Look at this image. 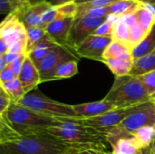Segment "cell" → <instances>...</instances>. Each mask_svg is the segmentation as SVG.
<instances>
[{
    "instance_id": "1",
    "label": "cell",
    "mask_w": 155,
    "mask_h": 154,
    "mask_svg": "<svg viewBox=\"0 0 155 154\" xmlns=\"http://www.w3.org/2000/svg\"><path fill=\"white\" fill-rule=\"evenodd\" d=\"M85 148L64 143L48 133L1 142L0 154H77Z\"/></svg>"
},
{
    "instance_id": "2",
    "label": "cell",
    "mask_w": 155,
    "mask_h": 154,
    "mask_svg": "<svg viewBox=\"0 0 155 154\" xmlns=\"http://www.w3.org/2000/svg\"><path fill=\"white\" fill-rule=\"evenodd\" d=\"M47 133L64 143L85 149L109 151L107 143L108 131L99 130L79 123L76 120H63L47 128Z\"/></svg>"
},
{
    "instance_id": "3",
    "label": "cell",
    "mask_w": 155,
    "mask_h": 154,
    "mask_svg": "<svg viewBox=\"0 0 155 154\" xmlns=\"http://www.w3.org/2000/svg\"><path fill=\"white\" fill-rule=\"evenodd\" d=\"M2 114L6 118L18 137L45 133L47 128L61 122L40 114L18 103H12L7 111Z\"/></svg>"
},
{
    "instance_id": "4",
    "label": "cell",
    "mask_w": 155,
    "mask_h": 154,
    "mask_svg": "<svg viewBox=\"0 0 155 154\" xmlns=\"http://www.w3.org/2000/svg\"><path fill=\"white\" fill-rule=\"evenodd\" d=\"M104 99L114 103L116 108L142 104L153 100L139 77L133 75L115 77L114 83Z\"/></svg>"
},
{
    "instance_id": "5",
    "label": "cell",
    "mask_w": 155,
    "mask_h": 154,
    "mask_svg": "<svg viewBox=\"0 0 155 154\" xmlns=\"http://www.w3.org/2000/svg\"><path fill=\"white\" fill-rule=\"evenodd\" d=\"M18 104L29 108L40 114L60 121L78 119L73 105L54 101L37 89L25 94Z\"/></svg>"
},
{
    "instance_id": "6",
    "label": "cell",
    "mask_w": 155,
    "mask_h": 154,
    "mask_svg": "<svg viewBox=\"0 0 155 154\" xmlns=\"http://www.w3.org/2000/svg\"><path fill=\"white\" fill-rule=\"evenodd\" d=\"M76 56L68 49L56 46L54 48L42 61H40L36 67L40 74L41 83L54 81V74L57 68L63 64L70 60H76Z\"/></svg>"
},
{
    "instance_id": "7",
    "label": "cell",
    "mask_w": 155,
    "mask_h": 154,
    "mask_svg": "<svg viewBox=\"0 0 155 154\" xmlns=\"http://www.w3.org/2000/svg\"><path fill=\"white\" fill-rule=\"evenodd\" d=\"M140 104L133 105L124 108H116L114 109L103 115L92 118H85V119H77V121L83 124L103 130V131H109L113 127H115L122 123L131 113H133Z\"/></svg>"
},
{
    "instance_id": "8",
    "label": "cell",
    "mask_w": 155,
    "mask_h": 154,
    "mask_svg": "<svg viewBox=\"0 0 155 154\" xmlns=\"http://www.w3.org/2000/svg\"><path fill=\"white\" fill-rule=\"evenodd\" d=\"M154 122L155 101L151 100L140 104L137 109L119 125L127 133H132L140 128L145 126H153Z\"/></svg>"
},
{
    "instance_id": "9",
    "label": "cell",
    "mask_w": 155,
    "mask_h": 154,
    "mask_svg": "<svg viewBox=\"0 0 155 154\" xmlns=\"http://www.w3.org/2000/svg\"><path fill=\"white\" fill-rule=\"evenodd\" d=\"M112 41L113 37L92 34L74 47V54L76 57L103 62L104 51Z\"/></svg>"
},
{
    "instance_id": "10",
    "label": "cell",
    "mask_w": 155,
    "mask_h": 154,
    "mask_svg": "<svg viewBox=\"0 0 155 154\" xmlns=\"http://www.w3.org/2000/svg\"><path fill=\"white\" fill-rule=\"evenodd\" d=\"M106 19L107 17L94 18L89 16H83L78 19H74L69 36L70 51L74 54V47L81 44L88 36L94 34L95 30Z\"/></svg>"
},
{
    "instance_id": "11",
    "label": "cell",
    "mask_w": 155,
    "mask_h": 154,
    "mask_svg": "<svg viewBox=\"0 0 155 154\" xmlns=\"http://www.w3.org/2000/svg\"><path fill=\"white\" fill-rule=\"evenodd\" d=\"M0 39L5 40L9 48L17 43L27 44L26 27L15 15H7L1 23Z\"/></svg>"
},
{
    "instance_id": "12",
    "label": "cell",
    "mask_w": 155,
    "mask_h": 154,
    "mask_svg": "<svg viewBox=\"0 0 155 154\" xmlns=\"http://www.w3.org/2000/svg\"><path fill=\"white\" fill-rule=\"evenodd\" d=\"M52 5L47 0H42L40 2L32 4H22L14 13L19 20L25 25V27H43L41 17L42 15L51 8Z\"/></svg>"
},
{
    "instance_id": "13",
    "label": "cell",
    "mask_w": 155,
    "mask_h": 154,
    "mask_svg": "<svg viewBox=\"0 0 155 154\" xmlns=\"http://www.w3.org/2000/svg\"><path fill=\"white\" fill-rule=\"evenodd\" d=\"M74 22V17H65L57 20L55 22H53L48 25H46V27L45 28L46 34L56 44L64 47L70 51L69 36Z\"/></svg>"
},
{
    "instance_id": "14",
    "label": "cell",
    "mask_w": 155,
    "mask_h": 154,
    "mask_svg": "<svg viewBox=\"0 0 155 154\" xmlns=\"http://www.w3.org/2000/svg\"><path fill=\"white\" fill-rule=\"evenodd\" d=\"M73 106H74V110L79 119L97 117V116L103 115L114 109H116V106L114 103L105 100L104 98L101 101L75 104Z\"/></svg>"
},
{
    "instance_id": "15",
    "label": "cell",
    "mask_w": 155,
    "mask_h": 154,
    "mask_svg": "<svg viewBox=\"0 0 155 154\" xmlns=\"http://www.w3.org/2000/svg\"><path fill=\"white\" fill-rule=\"evenodd\" d=\"M22 84L25 94L35 90L39 84H41V78L39 71L34 62L26 55L20 74L17 77Z\"/></svg>"
},
{
    "instance_id": "16",
    "label": "cell",
    "mask_w": 155,
    "mask_h": 154,
    "mask_svg": "<svg viewBox=\"0 0 155 154\" xmlns=\"http://www.w3.org/2000/svg\"><path fill=\"white\" fill-rule=\"evenodd\" d=\"M56 46L59 45L56 44L53 40H51L50 37L46 34L45 37H44L34 46V48L27 54V56H29V58L36 65Z\"/></svg>"
},
{
    "instance_id": "17",
    "label": "cell",
    "mask_w": 155,
    "mask_h": 154,
    "mask_svg": "<svg viewBox=\"0 0 155 154\" xmlns=\"http://www.w3.org/2000/svg\"><path fill=\"white\" fill-rule=\"evenodd\" d=\"M153 71H155V50L134 61V66L130 75L141 76Z\"/></svg>"
},
{
    "instance_id": "18",
    "label": "cell",
    "mask_w": 155,
    "mask_h": 154,
    "mask_svg": "<svg viewBox=\"0 0 155 154\" xmlns=\"http://www.w3.org/2000/svg\"><path fill=\"white\" fill-rule=\"evenodd\" d=\"M103 63L111 70L115 77L130 75L134 66V59H108Z\"/></svg>"
},
{
    "instance_id": "19",
    "label": "cell",
    "mask_w": 155,
    "mask_h": 154,
    "mask_svg": "<svg viewBox=\"0 0 155 154\" xmlns=\"http://www.w3.org/2000/svg\"><path fill=\"white\" fill-rule=\"evenodd\" d=\"M139 5L140 2L136 0H118L107 7L108 16L117 15L121 17L124 15L134 14Z\"/></svg>"
},
{
    "instance_id": "20",
    "label": "cell",
    "mask_w": 155,
    "mask_h": 154,
    "mask_svg": "<svg viewBox=\"0 0 155 154\" xmlns=\"http://www.w3.org/2000/svg\"><path fill=\"white\" fill-rule=\"evenodd\" d=\"M155 50V25L151 32L144 37V39L139 43L133 50L132 55L134 61L139 59Z\"/></svg>"
},
{
    "instance_id": "21",
    "label": "cell",
    "mask_w": 155,
    "mask_h": 154,
    "mask_svg": "<svg viewBox=\"0 0 155 154\" xmlns=\"http://www.w3.org/2000/svg\"><path fill=\"white\" fill-rule=\"evenodd\" d=\"M108 59H134V58L132 55V51L128 47L113 40L112 43L105 49L103 56V61Z\"/></svg>"
},
{
    "instance_id": "22",
    "label": "cell",
    "mask_w": 155,
    "mask_h": 154,
    "mask_svg": "<svg viewBox=\"0 0 155 154\" xmlns=\"http://www.w3.org/2000/svg\"><path fill=\"white\" fill-rule=\"evenodd\" d=\"M134 139L141 150L151 147L155 141V128L153 126H145L132 133Z\"/></svg>"
},
{
    "instance_id": "23",
    "label": "cell",
    "mask_w": 155,
    "mask_h": 154,
    "mask_svg": "<svg viewBox=\"0 0 155 154\" xmlns=\"http://www.w3.org/2000/svg\"><path fill=\"white\" fill-rule=\"evenodd\" d=\"M0 87L10 96L13 103H18L25 95V90L18 78H15L6 83H0Z\"/></svg>"
},
{
    "instance_id": "24",
    "label": "cell",
    "mask_w": 155,
    "mask_h": 154,
    "mask_svg": "<svg viewBox=\"0 0 155 154\" xmlns=\"http://www.w3.org/2000/svg\"><path fill=\"white\" fill-rule=\"evenodd\" d=\"M130 31L131 28L120 18L117 24L114 25L113 40L125 45L130 49Z\"/></svg>"
},
{
    "instance_id": "25",
    "label": "cell",
    "mask_w": 155,
    "mask_h": 154,
    "mask_svg": "<svg viewBox=\"0 0 155 154\" xmlns=\"http://www.w3.org/2000/svg\"><path fill=\"white\" fill-rule=\"evenodd\" d=\"M78 73V63L77 60H70L65 63H63L56 70L54 81L67 79L74 76Z\"/></svg>"
},
{
    "instance_id": "26",
    "label": "cell",
    "mask_w": 155,
    "mask_h": 154,
    "mask_svg": "<svg viewBox=\"0 0 155 154\" xmlns=\"http://www.w3.org/2000/svg\"><path fill=\"white\" fill-rule=\"evenodd\" d=\"M27 33V53L34 48V46L46 36V32L45 28L42 27H26Z\"/></svg>"
},
{
    "instance_id": "27",
    "label": "cell",
    "mask_w": 155,
    "mask_h": 154,
    "mask_svg": "<svg viewBox=\"0 0 155 154\" xmlns=\"http://www.w3.org/2000/svg\"><path fill=\"white\" fill-rule=\"evenodd\" d=\"M118 0H75V4L78 5L77 14L89 8L108 7Z\"/></svg>"
},
{
    "instance_id": "28",
    "label": "cell",
    "mask_w": 155,
    "mask_h": 154,
    "mask_svg": "<svg viewBox=\"0 0 155 154\" xmlns=\"http://www.w3.org/2000/svg\"><path fill=\"white\" fill-rule=\"evenodd\" d=\"M138 77L143 83L148 95L153 100H155V71L150 72Z\"/></svg>"
},
{
    "instance_id": "29",
    "label": "cell",
    "mask_w": 155,
    "mask_h": 154,
    "mask_svg": "<svg viewBox=\"0 0 155 154\" xmlns=\"http://www.w3.org/2000/svg\"><path fill=\"white\" fill-rule=\"evenodd\" d=\"M148 34L138 24L131 28L130 31V49L133 50L139 43H141Z\"/></svg>"
},
{
    "instance_id": "30",
    "label": "cell",
    "mask_w": 155,
    "mask_h": 154,
    "mask_svg": "<svg viewBox=\"0 0 155 154\" xmlns=\"http://www.w3.org/2000/svg\"><path fill=\"white\" fill-rule=\"evenodd\" d=\"M64 17L62 16V15L59 13L57 7H54L52 6L51 8H49L48 10H46L41 17V22L43 25V27L45 28L46 25H48L49 24L55 22L57 20L63 19Z\"/></svg>"
},
{
    "instance_id": "31",
    "label": "cell",
    "mask_w": 155,
    "mask_h": 154,
    "mask_svg": "<svg viewBox=\"0 0 155 154\" xmlns=\"http://www.w3.org/2000/svg\"><path fill=\"white\" fill-rule=\"evenodd\" d=\"M56 7L64 18H65V17H75V15L77 14V9H78V5L74 2L68 3L65 5H62L56 6Z\"/></svg>"
},
{
    "instance_id": "32",
    "label": "cell",
    "mask_w": 155,
    "mask_h": 154,
    "mask_svg": "<svg viewBox=\"0 0 155 154\" xmlns=\"http://www.w3.org/2000/svg\"><path fill=\"white\" fill-rule=\"evenodd\" d=\"M21 5L15 0H0V12L1 14H12Z\"/></svg>"
},
{
    "instance_id": "33",
    "label": "cell",
    "mask_w": 155,
    "mask_h": 154,
    "mask_svg": "<svg viewBox=\"0 0 155 154\" xmlns=\"http://www.w3.org/2000/svg\"><path fill=\"white\" fill-rule=\"evenodd\" d=\"M12 103L13 102L10 96L5 92L3 88L0 87V114L5 113Z\"/></svg>"
},
{
    "instance_id": "34",
    "label": "cell",
    "mask_w": 155,
    "mask_h": 154,
    "mask_svg": "<svg viewBox=\"0 0 155 154\" xmlns=\"http://www.w3.org/2000/svg\"><path fill=\"white\" fill-rule=\"evenodd\" d=\"M15 78H17V77H15L10 64H8L3 71L0 72V83H6V82L14 80Z\"/></svg>"
},
{
    "instance_id": "35",
    "label": "cell",
    "mask_w": 155,
    "mask_h": 154,
    "mask_svg": "<svg viewBox=\"0 0 155 154\" xmlns=\"http://www.w3.org/2000/svg\"><path fill=\"white\" fill-rule=\"evenodd\" d=\"M26 57V54H22L20 55L17 59H15L13 63L10 64V66L15 75V77H18L19 74H20V71L22 69V66H23V64H24V61Z\"/></svg>"
},
{
    "instance_id": "36",
    "label": "cell",
    "mask_w": 155,
    "mask_h": 154,
    "mask_svg": "<svg viewBox=\"0 0 155 154\" xmlns=\"http://www.w3.org/2000/svg\"><path fill=\"white\" fill-rule=\"evenodd\" d=\"M77 154H113L109 151H104L101 149H86L84 151H81Z\"/></svg>"
},
{
    "instance_id": "37",
    "label": "cell",
    "mask_w": 155,
    "mask_h": 154,
    "mask_svg": "<svg viewBox=\"0 0 155 154\" xmlns=\"http://www.w3.org/2000/svg\"><path fill=\"white\" fill-rule=\"evenodd\" d=\"M20 55H22V54H15V53L8 52V53H6L5 54H4V55H0V56H3V57L5 58V60L6 64H11V63H13L15 59H17Z\"/></svg>"
},
{
    "instance_id": "38",
    "label": "cell",
    "mask_w": 155,
    "mask_h": 154,
    "mask_svg": "<svg viewBox=\"0 0 155 154\" xmlns=\"http://www.w3.org/2000/svg\"><path fill=\"white\" fill-rule=\"evenodd\" d=\"M50 5L54 7L56 6H60L62 5H65L68 3H72V2H75V0H47Z\"/></svg>"
},
{
    "instance_id": "39",
    "label": "cell",
    "mask_w": 155,
    "mask_h": 154,
    "mask_svg": "<svg viewBox=\"0 0 155 154\" xmlns=\"http://www.w3.org/2000/svg\"><path fill=\"white\" fill-rule=\"evenodd\" d=\"M9 52V47L5 40L0 39V55H4Z\"/></svg>"
},
{
    "instance_id": "40",
    "label": "cell",
    "mask_w": 155,
    "mask_h": 154,
    "mask_svg": "<svg viewBox=\"0 0 155 154\" xmlns=\"http://www.w3.org/2000/svg\"><path fill=\"white\" fill-rule=\"evenodd\" d=\"M8 64H6V62H5V58L3 57V56H0V72L1 71H3L6 66H7Z\"/></svg>"
},
{
    "instance_id": "41",
    "label": "cell",
    "mask_w": 155,
    "mask_h": 154,
    "mask_svg": "<svg viewBox=\"0 0 155 154\" xmlns=\"http://www.w3.org/2000/svg\"><path fill=\"white\" fill-rule=\"evenodd\" d=\"M140 3H144V4H151L155 5V0H136Z\"/></svg>"
},
{
    "instance_id": "42",
    "label": "cell",
    "mask_w": 155,
    "mask_h": 154,
    "mask_svg": "<svg viewBox=\"0 0 155 154\" xmlns=\"http://www.w3.org/2000/svg\"><path fill=\"white\" fill-rule=\"evenodd\" d=\"M143 154H153V152H152V146L149 147V148L143 149Z\"/></svg>"
},
{
    "instance_id": "43",
    "label": "cell",
    "mask_w": 155,
    "mask_h": 154,
    "mask_svg": "<svg viewBox=\"0 0 155 154\" xmlns=\"http://www.w3.org/2000/svg\"><path fill=\"white\" fill-rule=\"evenodd\" d=\"M17 1L18 3H21V4H25V3H31V0H15Z\"/></svg>"
},
{
    "instance_id": "44",
    "label": "cell",
    "mask_w": 155,
    "mask_h": 154,
    "mask_svg": "<svg viewBox=\"0 0 155 154\" xmlns=\"http://www.w3.org/2000/svg\"><path fill=\"white\" fill-rule=\"evenodd\" d=\"M152 152H153V154H155V141L153 144L152 145Z\"/></svg>"
},
{
    "instance_id": "45",
    "label": "cell",
    "mask_w": 155,
    "mask_h": 154,
    "mask_svg": "<svg viewBox=\"0 0 155 154\" xmlns=\"http://www.w3.org/2000/svg\"><path fill=\"white\" fill-rule=\"evenodd\" d=\"M136 154H143V150L139 151V152H137V153H136Z\"/></svg>"
},
{
    "instance_id": "46",
    "label": "cell",
    "mask_w": 155,
    "mask_h": 154,
    "mask_svg": "<svg viewBox=\"0 0 155 154\" xmlns=\"http://www.w3.org/2000/svg\"><path fill=\"white\" fill-rule=\"evenodd\" d=\"M153 127H154V128H155V122H154V124H153Z\"/></svg>"
},
{
    "instance_id": "47",
    "label": "cell",
    "mask_w": 155,
    "mask_h": 154,
    "mask_svg": "<svg viewBox=\"0 0 155 154\" xmlns=\"http://www.w3.org/2000/svg\"><path fill=\"white\" fill-rule=\"evenodd\" d=\"M154 101H155V100H154Z\"/></svg>"
}]
</instances>
